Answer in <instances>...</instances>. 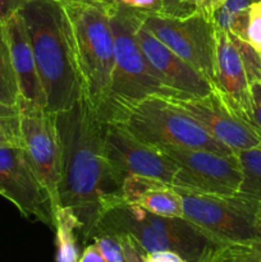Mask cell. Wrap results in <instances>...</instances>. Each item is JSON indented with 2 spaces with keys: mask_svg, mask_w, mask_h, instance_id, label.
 <instances>
[{
  "mask_svg": "<svg viewBox=\"0 0 261 262\" xmlns=\"http://www.w3.org/2000/svg\"><path fill=\"white\" fill-rule=\"evenodd\" d=\"M214 90L233 113L251 124L252 83L240 49L229 33L216 31Z\"/></svg>",
  "mask_w": 261,
  "mask_h": 262,
  "instance_id": "9a60e30c",
  "label": "cell"
},
{
  "mask_svg": "<svg viewBox=\"0 0 261 262\" xmlns=\"http://www.w3.org/2000/svg\"><path fill=\"white\" fill-rule=\"evenodd\" d=\"M205 262H261V232L247 242L220 246Z\"/></svg>",
  "mask_w": 261,
  "mask_h": 262,
  "instance_id": "44dd1931",
  "label": "cell"
},
{
  "mask_svg": "<svg viewBox=\"0 0 261 262\" xmlns=\"http://www.w3.org/2000/svg\"><path fill=\"white\" fill-rule=\"evenodd\" d=\"M30 0H0V20L7 22L13 14L19 12Z\"/></svg>",
  "mask_w": 261,
  "mask_h": 262,
  "instance_id": "4316f807",
  "label": "cell"
},
{
  "mask_svg": "<svg viewBox=\"0 0 261 262\" xmlns=\"http://www.w3.org/2000/svg\"><path fill=\"white\" fill-rule=\"evenodd\" d=\"M120 200L151 214L183 217V204L178 189L173 184L150 177H125L120 186Z\"/></svg>",
  "mask_w": 261,
  "mask_h": 262,
  "instance_id": "e0dca14e",
  "label": "cell"
},
{
  "mask_svg": "<svg viewBox=\"0 0 261 262\" xmlns=\"http://www.w3.org/2000/svg\"><path fill=\"white\" fill-rule=\"evenodd\" d=\"M5 27L19 97L32 104L48 107V100L38 74L35 54L20 12L13 14L5 22Z\"/></svg>",
  "mask_w": 261,
  "mask_h": 262,
  "instance_id": "2e32d148",
  "label": "cell"
},
{
  "mask_svg": "<svg viewBox=\"0 0 261 262\" xmlns=\"http://www.w3.org/2000/svg\"><path fill=\"white\" fill-rule=\"evenodd\" d=\"M142 15L119 5L110 7V25L114 36V66L104 123L114 122L127 107L147 97L177 99V95L156 76L136 37Z\"/></svg>",
  "mask_w": 261,
  "mask_h": 262,
  "instance_id": "5b68a950",
  "label": "cell"
},
{
  "mask_svg": "<svg viewBox=\"0 0 261 262\" xmlns=\"http://www.w3.org/2000/svg\"><path fill=\"white\" fill-rule=\"evenodd\" d=\"M114 123H120L136 138L156 150L164 147L202 148L222 155H237L204 129L188 113L160 96H151L127 107Z\"/></svg>",
  "mask_w": 261,
  "mask_h": 262,
  "instance_id": "8992f818",
  "label": "cell"
},
{
  "mask_svg": "<svg viewBox=\"0 0 261 262\" xmlns=\"http://www.w3.org/2000/svg\"><path fill=\"white\" fill-rule=\"evenodd\" d=\"M68 17L84 96L101 122L110 99L114 36L110 7L95 0H59Z\"/></svg>",
  "mask_w": 261,
  "mask_h": 262,
  "instance_id": "277c9868",
  "label": "cell"
},
{
  "mask_svg": "<svg viewBox=\"0 0 261 262\" xmlns=\"http://www.w3.org/2000/svg\"><path fill=\"white\" fill-rule=\"evenodd\" d=\"M143 262H187L178 253L171 251H156V252L142 253Z\"/></svg>",
  "mask_w": 261,
  "mask_h": 262,
  "instance_id": "83f0119b",
  "label": "cell"
},
{
  "mask_svg": "<svg viewBox=\"0 0 261 262\" xmlns=\"http://www.w3.org/2000/svg\"><path fill=\"white\" fill-rule=\"evenodd\" d=\"M18 97L19 90L10 58L7 27L5 22L0 20V101L17 105Z\"/></svg>",
  "mask_w": 261,
  "mask_h": 262,
  "instance_id": "ffe728a7",
  "label": "cell"
},
{
  "mask_svg": "<svg viewBox=\"0 0 261 262\" xmlns=\"http://www.w3.org/2000/svg\"><path fill=\"white\" fill-rule=\"evenodd\" d=\"M78 262H106L101 251L96 246V243H91L84 247L83 252L79 256Z\"/></svg>",
  "mask_w": 261,
  "mask_h": 262,
  "instance_id": "4dcf8cb0",
  "label": "cell"
},
{
  "mask_svg": "<svg viewBox=\"0 0 261 262\" xmlns=\"http://www.w3.org/2000/svg\"><path fill=\"white\" fill-rule=\"evenodd\" d=\"M56 123L61 142L59 206L77 215L87 243L102 210L120 197V183L105 156L102 122L86 96L56 113Z\"/></svg>",
  "mask_w": 261,
  "mask_h": 262,
  "instance_id": "6da1fadb",
  "label": "cell"
},
{
  "mask_svg": "<svg viewBox=\"0 0 261 262\" xmlns=\"http://www.w3.org/2000/svg\"><path fill=\"white\" fill-rule=\"evenodd\" d=\"M260 56H261V51H260Z\"/></svg>",
  "mask_w": 261,
  "mask_h": 262,
  "instance_id": "836d02e7",
  "label": "cell"
},
{
  "mask_svg": "<svg viewBox=\"0 0 261 262\" xmlns=\"http://www.w3.org/2000/svg\"><path fill=\"white\" fill-rule=\"evenodd\" d=\"M224 0H197V13L211 20L214 13L222 7Z\"/></svg>",
  "mask_w": 261,
  "mask_h": 262,
  "instance_id": "f1b7e54d",
  "label": "cell"
},
{
  "mask_svg": "<svg viewBox=\"0 0 261 262\" xmlns=\"http://www.w3.org/2000/svg\"><path fill=\"white\" fill-rule=\"evenodd\" d=\"M255 3H261V0H255Z\"/></svg>",
  "mask_w": 261,
  "mask_h": 262,
  "instance_id": "d6a6232c",
  "label": "cell"
},
{
  "mask_svg": "<svg viewBox=\"0 0 261 262\" xmlns=\"http://www.w3.org/2000/svg\"><path fill=\"white\" fill-rule=\"evenodd\" d=\"M252 119H251V125L253 129L257 132L261 138V84L256 83L252 86Z\"/></svg>",
  "mask_w": 261,
  "mask_h": 262,
  "instance_id": "484cf974",
  "label": "cell"
},
{
  "mask_svg": "<svg viewBox=\"0 0 261 262\" xmlns=\"http://www.w3.org/2000/svg\"><path fill=\"white\" fill-rule=\"evenodd\" d=\"M23 148L33 170L49 192L54 210L59 207L61 142L56 113L18 97Z\"/></svg>",
  "mask_w": 261,
  "mask_h": 262,
  "instance_id": "9c48e42d",
  "label": "cell"
},
{
  "mask_svg": "<svg viewBox=\"0 0 261 262\" xmlns=\"http://www.w3.org/2000/svg\"><path fill=\"white\" fill-rule=\"evenodd\" d=\"M102 140L106 160L120 186L128 176H145L173 184L176 164L136 138L120 123L102 122Z\"/></svg>",
  "mask_w": 261,
  "mask_h": 262,
  "instance_id": "7c38bea8",
  "label": "cell"
},
{
  "mask_svg": "<svg viewBox=\"0 0 261 262\" xmlns=\"http://www.w3.org/2000/svg\"><path fill=\"white\" fill-rule=\"evenodd\" d=\"M170 100L233 152L238 154L261 145L260 136L252 125L233 113L215 90L205 96Z\"/></svg>",
  "mask_w": 261,
  "mask_h": 262,
  "instance_id": "4fadbf2b",
  "label": "cell"
},
{
  "mask_svg": "<svg viewBox=\"0 0 261 262\" xmlns=\"http://www.w3.org/2000/svg\"><path fill=\"white\" fill-rule=\"evenodd\" d=\"M177 166L173 186L201 193L234 196L243 174L237 155H222L202 148H159Z\"/></svg>",
  "mask_w": 261,
  "mask_h": 262,
  "instance_id": "30bf717a",
  "label": "cell"
},
{
  "mask_svg": "<svg viewBox=\"0 0 261 262\" xmlns=\"http://www.w3.org/2000/svg\"><path fill=\"white\" fill-rule=\"evenodd\" d=\"M142 26L214 87L217 28L212 20L197 12L186 18L151 13L142 15Z\"/></svg>",
  "mask_w": 261,
  "mask_h": 262,
  "instance_id": "ba28073f",
  "label": "cell"
},
{
  "mask_svg": "<svg viewBox=\"0 0 261 262\" xmlns=\"http://www.w3.org/2000/svg\"><path fill=\"white\" fill-rule=\"evenodd\" d=\"M136 37L151 68L161 82L177 95V99L205 96L214 90L204 74L148 32L142 26V20L136 31Z\"/></svg>",
  "mask_w": 261,
  "mask_h": 262,
  "instance_id": "5bb4252c",
  "label": "cell"
},
{
  "mask_svg": "<svg viewBox=\"0 0 261 262\" xmlns=\"http://www.w3.org/2000/svg\"><path fill=\"white\" fill-rule=\"evenodd\" d=\"M0 147H23L18 105L0 101Z\"/></svg>",
  "mask_w": 261,
  "mask_h": 262,
  "instance_id": "7402d4cb",
  "label": "cell"
},
{
  "mask_svg": "<svg viewBox=\"0 0 261 262\" xmlns=\"http://www.w3.org/2000/svg\"><path fill=\"white\" fill-rule=\"evenodd\" d=\"M0 196L12 202L23 217L54 229L55 210L23 147H0Z\"/></svg>",
  "mask_w": 261,
  "mask_h": 262,
  "instance_id": "8fae6325",
  "label": "cell"
},
{
  "mask_svg": "<svg viewBox=\"0 0 261 262\" xmlns=\"http://www.w3.org/2000/svg\"><path fill=\"white\" fill-rule=\"evenodd\" d=\"M114 234V233H113ZM120 238L123 239V243H124L125 247V252H127V257H128V262H143L142 258V251L140 250L137 245L130 239L129 237L123 234H118Z\"/></svg>",
  "mask_w": 261,
  "mask_h": 262,
  "instance_id": "f546056e",
  "label": "cell"
},
{
  "mask_svg": "<svg viewBox=\"0 0 261 262\" xmlns=\"http://www.w3.org/2000/svg\"><path fill=\"white\" fill-rule=\"evenodd\" d=\"M243 179L240 194L252 209L261 210V145L237 154Z\"/></svg>",
  "mask_w": 261,
  "mask_h": 262,
  "instance_id": "d6986e66",
  "label": "cell"
},
{
  "mask_svg": "<svg viewBox=\"0 0 261 262\" xmlns=\"http://www.w3.org/2000/svg\"><path fill=\"white\" fill-rule=\"evenodd\" d=\"M82 223L69 207L59 206L55 210L56 262H78L79 235L82 237Z\"/></svg>",
  "mask_w": 261,
  "mask_h": 262,
  "instance_id": "ac0fdd59",
  "label": "cell"
},
{
  "mask_svg": "<svg viewBox=\"0 0 261 262\" xmlns=\"http://www.w3.org/2000/svg\"><path fill=\"white\" fill-rule=\"evenodd\" d=\"M114 5L136 10L143 15L161 12V0H114Z\"/></svg>",
  "mask_w": 261,
  "mask_h": 262,
  "instance_id": "d4e9b609",
  "label": "cell"
},
{
  "mask_svg": "<svg viewBox=\"0 0 261 262\" xmlns=\"http://www.w3.org/2000/svg\"><path fill=\"white\" fill-rule=\"evenodd\" d=\"M106 262H128L123 239L113 233H99L92 238Z\"/></svg>",
  "mask_w": 261,
  "mask_h": 262,
  "instance_id": "603a6c76",
  "label": "cell"
},
{
  "mask_svg": "<svg viewBox=\"0 0 261 262\" xmlns=\"http://www.w3.org/2000/svg\"><path fill=\"white\" fill-rule=\"evenodd\" d=\"M35 54L48 109L63 112L84 97L71 25L59 0H30L19 10Z\"/></svg>",
  "mask_w": 261,
  "mask_h": 262,
  "instance_id": "7a4b0ae2",
  "label": "cell"
},
{
  "mask_svg": "<svg viewBox=\"0 0 261 262\" xmlns=\"http://www.w3.org/2000/svg\"><path fill=\"white\" fill-rule=\"evenodd\" d=\"M95 2H99L101 4H106V5H114V0H95Z\"/></svg>",
  "mask_w": 261,
  "mask_h": 262,
  "instance_id": "1f68e13d",
  "label": "cell"
},
{
  "mask_svg": "<svg viewBox=\"0 0 261 262\" xmlns=\"http://www.w3.org/2000/svg\"><path fill=\"white\" fill-rule=\"evenodd\" d=\"M183 217L222 245L253 239L261 232L250 205L241 196H217L178 188Z\"/></svg>",
  "mask_w": 261,
  "mask_h": 262,
  "instance_id": "52a82bcc",
  "label": "cell"
},
{
  "mask_svg": "<svg viewBox=\"0 0 261 262\" xmlns=\"http://www.w3.org/2000/svg\"><path fill=\"white\" fill-rule=\"evenodd\" d=\"M197 12V0H161V14L186 18Z\"/></svg>",
  "mask_w": 261,
  "mask_h": 262,
  "instance_id": "cb8c5ba5",
  "label": "cell"
},
{
  "mask_svg": "<svg viewBox=\"0 0 261 262\" xmlns=\"http://www.w3.org/2000/svg\"><path fill=\"white\" fill-rule=\"evenodd\" d=\"M99 233L127 235L143 253L171 251L187 262H205L223 246L184 217L151 214L142 207L125 204L120 197L102 210L90 239Z\"/></svg>",
  "mask_w": 261,
  "mask_h": 262,
  "instance_id": "3957f363",
  "label": "cell"
}]
</instances>
